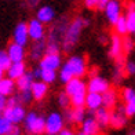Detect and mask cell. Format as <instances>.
<instances>
[{"label": "cell", "instance_id": "obj_1", "mask_svg": "<svg viewBox=\"0 0 135 135\" xmlns=\"http://www.w3.org/2000/svg\"><path fill=\"white\" fill-rule=\"evenodd\" d=\"M88 72V64L84 55H70L65 59V62H62V66L59 68L58 79L61 83L66 84L68 81H70L72 79H83Z\"/></svg>", "mask_w": 135, "mask_h": 135}, {"label": "cell", "instance_id": "obj_2", "mask_svg": "<svg viewBox=\"0 0 135 135\" xmlns=\"http://www.w3.org/2000/svg\"><path fill=\"white\" fill-rule=\"evenodd\" d=\"M88 25H90V20L83 15H77L72 21H69V25H68L62 41H61V50L65 52H70L77 46L83 30Z\"/></svg>", "mask_w": 135, "mask_h": 135}, {"label": "cell", "instance_id": "obj_3", "mask_svg": "<svg viewBox=\"0 0 135 135\" xmlns=\"http://www.w3.org/2000/svg\"><path fill=\"white\" fill-rule=\"evenodd\" d=\"M65 93L70 98V108H84L87 84L83 79H72L65 84Z\"/></svg>", "mask_w": 135, "mask_h": 135}, {"label": "cell", "instance_id": "obj_4", "mask_svg": "<svg viewBox=\"0 0 135 135\" xmlns=\"http://www.w3.org/2000/svg\"><path fill=\"white\" fill-rule=\"evenodd\" d=\"M23 128L28 135H44V128H46V119L36 110L26 112L25 120H23Z\"/></svg>", "mask_w": 135, "mask_h": 135}, {"label": "cell", "instance_id": "obj_5", "mask_svg": "<svg viewBox=\"0 0 135 135\" xmlns=\"http://www.w3.org/2000/svg\"><path fill=\"white\" fill-rule=\"evenodd\" d=\"M44 119H46V128H44L46 135H58L66 127L65 126L66 121L61 112H50Z\"/></svg>", "mask_w": 135, "mask_h": 135}, {"label": "cell", "instance_id": "obj_6", "mask_svg": "<svg viewBox=\"0 0 135 135\" xmlns=\"http://www.w3.org/2000/svg\"><path fill=\"white\" fill-rule=\"evenodd\" d=\"M26 28H28V36L29 40L35 41H40V40H46V33L47 29L41 22H39L36 18H30L26 22Z\"/></svg>", "mask_w": 135, "mask_h": 135}, {"label": "cell", "instance_id": "obj_7", "mask_svg": "<svg viewBox=\"0 0 135 135\" xmlns=\"http://www.w3.org/2000/svg\"><path fill=\"white\" fill-rule=\"evenodd\" d=\"M128 121V117L126 114V110L123 105H117L114 109L110 110L109 116V127H112L113 130H121L124 128Z\"/></svg>", "mask_w": 135, "mask_h": 135}, {"label": "cell", "instance_id": "obj_8", "mask_svg": "<svg viewBox=\"0 0 135 135\" xmlns=\"http://www.w3.org/2000/svg\"><path fill=\"white\" fill-rule=\"evenodd\" d=\"M2 114H3V117L7 119L13 126H20L23 123V120H25L26 109L22 105H17V106H13V108H6L2 112Z\"/></svg>", "mask_w": 135, "mask_h": 135}, {"label": "cell", "instance_id": "obj_9", "mask_svg": "<svg viewBox=\"0 0 135 135\" xmlns=\"http://www.w3.org/2000/svg\"><path fill=\"white\" fill-rule=\"evenodd\" d=\"M85 84H87V93H94L99 95L106 93L110 88V81L101 75H95L93 77H90V80Z\"/></svg>", "mask_w": 135, "mask_h": 135}, {"label": "cell", "instance_id": "obj_10", "mask_svg": "<svg viewBox=\"0 0 135 135\" xmlns=\"http://www.w3.org/2000/svg\"><path fill=\"white\" fill-rule=\"evenodd\" d=\"M41 70H52L57 72L62 66V55L61 54H44L37 65Z\"/></svg>", "mask_w": 135, "mask_h": 135}, {"label": "cell", "instance_id": "obj_11", "mask_svg": "<svg viewBox=\"0 0 135 135\" xmlns=\"http://www.w3.org/2000/svg\"><path fill=\"white\" fill-rule=\"evenodd\" d=\"M35 18L46 26V25L52 23L57 20V11H55V8L50 4H43L36 10V17Z\"/></svg>", "mask_w": 135, "mask_h": 135}, {"label": "cell", "instance_id": "obj_12", "mask_svg": "<svg viewBox=\"0 0 135 135\" xmlns=\"http://www.w3.org/2000/svg\"><path fill=\"white\" fill-rule=\"evenodd\" d=\"M103 13H105L108 22L114 25L116 21L123 15V6L119 0H108V4L103 10Z\"/></svg>", "mask_w": 135, "mask_h": 135}, {"label": "cell", "instance_id": "obj_13", "mask_svg": "<svg viewBox=\"0 0 135 135\" xmlns=\"http://www.w3.org/2000/svg\"><path fill=\"white\" fill-rule=\"evenodd\" d=\"M6 52H7L8 58L11 61V64H15V62H25V58L28 57V51L25 47L22 46H18L15 43H8L7 48H6Z\"/></svg>", "mask_w": 135, "mask_h": 135}, {"label": "cell", "instance_id": "obj_14", "mask_svg": "<svg viewBox=\"0 0 135 135\" xmlns=\"http://www.w3.org/2000/svg\"><path fill=\"white\" fill-rule=\"evenodd\" d=\"M62 116L65 121H69L70 124H81L87 117V110L85 108H69L64 110Z\"/></svg>", "mask_w": 135, "mask_h": 135}, {"label": "cell", "instance_id": "obj_15", "mask_svg": "<svg viewBox=\"0 0 135 135\" xmlns=\"http://www.w3.org/2000/svg\"><path fill=\"white\" fill-rule=\"evenodd\" d=\"M13 43L26 48L28 43H29V36H28V28H26V22L25 21L18 22L17 25L14 26V30H13Z\"/></svg>", "mask_w": 135, "mask_h": 135}, {"label": "cell", "instance_id": "obj_16", "mask_svg": "<svg viewBox=\"0 0 135 135\" xmlns=\"http://www.w3.org/2000/svg\"><path fill=\"white\" fill-rule=\"evenodd\" d=\"M119 99H120L119 91L116 88L110 87L106 93L102 94V108H105L108 110H112L119 105Z\"/></svg>", "mask_w": 135, "mask_h": 135}, {"label": "cell", "instance_id": "obj_17", "mask_svg": "<svg viewBox=\"0 0 135 135\" xmlns=\"http://www.w3.org/2000/svg\"><path fill=\"white\" fill-rule=\"evenodd\" d=\"M101 127L98 126V123L93 116L85 117L84 121L80 124V132L84 135H101Z\"/></svg>", "mask_w": 135, "mask_h": 135}, {"label": "cell", "instance_id": "obj_18", "mask_svg": "<svg viewBox=\"0 0 135 135\" xmlns=\"http://www.w3.org/2000/svg\"><path fill=\"white\" fill-rule=\"evenodd\" d=\"M44 54H46V40H40V41L32 43V46H30L29 51H28V57L33 62H36V61L39 62L44 57Z\"/></svg>", "mask_w": 135, "mask_h": 135}, {"label": "cell", "instance_id": "obj_19", "mask_svg": "<svg viewBox=\"0 0 135 135\" xmlns=\"http://www.w3.org/2000/svg\"><path fill=\"white\" fill-rule=\"evenodd\" d=\"M109 58H112L116 61L117 58L123 57V47H121V37L117 35H112L110 36V44H109V51H108Z\"/></svg>", "mask_w": 135, "mask_h": 135}, {"label": "cell", "instance_id": "obj_20", "mask_svg": "<svg viewBox=\"0 0 135 135\" xmlns=\"http://www.w3.org/2000/svg\"><path fill=\"white\" fill-rule=\"evenodd\" d=\"M26 72H28L26 62H15V64L10 65V68L7 69V72H6V77H8V79L15 81L20 77H22Z\"/></svg>", "mask_w": 135, "mask_h": 135}, {"label": "cell", "instance_id": "obj_21", "mask_svg": "<svg viewBox=\"0 0 135 135\" xmlns=\"http://www.w3.org/2000/svg\"><path fill=\"white\" fill-rule=\"evenodd\" d=\"M30 94H32L33 101L40 102V101L44 99L48 94V85L44 84L43 81H40V80H35L32 87H30Z\"/></svg>", "mask_w": 135, "mask_h": 135}, {"label": "cell", "instance_id": "obj_22", "mask_svg": "<svg viewBox=\"0 0 135 135\" xmlns=\"http://www.w3.org/2000/svg\"><path fill=\"white\" fill-rule=\"evenodd\" d=\"M84 108H85V110L88 109L90 112H95L99 108H102V95L94 94V93H87L85 101H84Z\"/></svg>", "mask_w": 135, "mask_h": 135}, {"label": "cell", "instance_id": "obj_23", "mask_svg": "<svg viewBox=\"0 0 135 135\" xmlns=\"http://www.w3.org/2000/svg\"><path fill=\"white\" fill-rule=\"evenodd\" d=\"M124 65H126L124 57L117 58V59L114 61V68H113V73H112V79H113V83L114 84H120L123 81V79L126 77Z\"/></svg>", "mask_w": 135, "mask_h": 135}, {"label": "cell", "instance_id": "obj_24", "mask_svg": "<svg viewBox=\"0 0 135 135\" xmlns=\"http://www.w3.org/2000/svg\"><path fill=\"white\" fill-rule=\"evenodd\" d=\"M33 81H35V79L32 76V73H30V70H28L22 77H20L18 80H15V88H17L18 93L29 91L30 87H32V84H33Z\"/></svg>", "mask_w": 135, "mask_h": 135}, {"label": "cell", "instance_id": "obj_25", "mask_svg": "<svg viewBox=\"0 0 135 135\" xmlns=\"http://www.w3.org/2000/svg\"><path fill=\"white\" fill-rule=\"evenodd\" d=\"M109 116H110V110H108L105 108H99L94 112L93 117L98 123V126L101 127V130H105L106 127H109Z\"/></svg>", "mask_w": 135, "mask_h": 135}, {"label": "cell", "instance_id": "obj_26", "mask_svg": "<svg viewBox=\"0 0 135 135\" xmlns=\"http://www.w3.org/2000/svg\"><path fill=\"white\" fill-rule=\"evenodd\" d=\"M15 81L11 80L8 77H4L2 81H0V95H3L6 98H8L11 95L15 94Z\"/></svg>", "mask_w": 135, "mask_h": 135}, {"label": "cell", "instance_id": "obj_27", "mask_svg": "<svg viewBox=\"0 0 135 135\" xmlns=\"http://www.w3.org/2000/svg\"><path fill=\"white\" fill-rule=\"evenodd\" d=\"M114 28V35L120 36V37H124L128 35V29H127V22H126V15H121L116 23L113 25Z\"/></svg>", "mask_w": 135, "mask_h": 135}, {"label": "cell", "instance_id": "obj_28", "mask_svg": "<svg viewBox=\"0 0 135 135\" xmlns=\"http://www.w3.org/2000/svg\"><path fill=\"white\" fill-rule=\"evenodd\" d=\"M57 72H52V70H41L40 72V79L39 80L43 81L44 84L50 85L52 83H55V80H57Z\"/></svg>", "mask_w": 135, "mask_h": 135}, {"label": "cell", "instance_id": "obj_29", "mask_svg": "<svg viewBox=\"0 0 135 135\" xmlns=\"http://www.w3.org/2000/svg\"><path fill=\"white\" fill-rule=\"evenodd\" d=\"M121 47H123V54H130L135 48V40L127 35L124 37H121Z\"/></svg>", "mask_w": 135, "mask_h": 135}, {"label": "cell", "instance_id": "obj_30", "mask_svg": "<svg viewBox=\"0 0 135 135\" xmlns=\"http://www.w3.org/2000/svg\"><path fill=\"white\" fill-rule=\"evenodd\" d=\"M57 103L61 109H69L70 108V98L68 97V94L65 91H61V93L57 95Z\"/></svg>", "mask_w": 135, "mask_h": 135}, {"label": "cell", "instance_id": "obj_31", "mask_svg": "<svg viewBox=\"0 0 135 135\" xmlns=\"http://www.w3.org/2000/svg\"><path fill=\"white\" fill-rule=\"evenodd\" d=\"M119 97L124 101V103H127L128 101H131L132 98H135V88H132V87H123L121 91L119 93Z\"/></svg>", "mask_w": 135, "mask_h": 135}, {"label": "cell", "instance_id": "obj_32", "mask_svg": "<svg viewBox=\"0 0 135 135\" xmlns=\"http://www.w3.org/2000/svg\"><path fill=\"white\" fill-rule=\"evenodd\" d=\"M17 97H18V101H20V103L22 106L29 105V103L33 101L32 94H30V90L29 91H22V93H17Z\"/></svg>", "mask_w": 135, "mask_h": 135}, {"label": "cell", "instance_id": "obj_33", "mask_svg": "<svg viewBox=\"0 0 135 135\" xmlns=\"http://www.w3.org/2000/svg\"><path fill=\"white\" fill-rule=\"evenodd\" d=\"M10 65H11V61L8 58L7 52H6V50H0V69L3 72H7Z\"/></svg>", "mask_w": 135, "mask_h": 135}, {"label": "cell", "instance_id": "obj_34", "mask_svg": "<svg viewBox=\"0 0 135 135\" xmlns=\"http://www.w3.org/2000/svg\"><path fill=\"white\" fill-rule=\"evenodd\" d=\"M123 106H124L127 117H134L135 116V98H132V99L128 101L127 103H123Z\"/></svg>", "mask_w": 135, "mask_h": 135}, {"label": "cell", "instance_id": "obj_35", "mask_svg": "<svg viewBox=\"0 0 135 135\" xmlns=\"http://www.w3.org/2000/svg\"><path fill=\"white\" fill-rule=\"evenodd\" d=\"M11 123L7 120V119H4L2 117V120H0V135H7V132L10 131V128H11Z\"/></svg>", "mask_w": 135, "mask_h": 135}, {"label": "cell", "instance_id": "obj_36", "mask_svg": "<svg viewBox=\"0 0 135 135\" xmlns=\"http://www.w3.org/2000/svg\"><path fill=\"white\" fill-rule=\"evenodd\" d=\"M124 72H126V76H134L135 75V61H126V65H124Z\"/></svg>", "mask_w": 135, "mask_h": 135}, {"label": "cell", "instance_id": "obj_37", "mask_svg": "<svg viewBox=\"0 0 135 135\" xmlns=\"http://www.w3.org/2000/svg\"><path fill=\"white\" fill-rule=\"evenodd\" d=\"M17 105H21L20 101H18V97L17 94L11 95L7 98V103H6V108H13V106H17Z\"/></svg>", "mask_w": 135, "mask_h": 135}, {"label": "cell", "instance_id": "obj_38", "mask_svg": "<svg viewBox=\"0 0 135 135\" xmlns=\"http://www.w3.org/2000/svg\"><path fill=\"white\" fill-rule=\"evenodd\" d=\"M22 127L21 126H11L10 131L7 132V135H22Z\"/></svg>", "mask_w": 135, "mask_h": 135}, {"label": "cell", "instance_id": "obj_39", "mask_svg": "<svg viewBox=\"0 0 135 135\" xmlns=\"http://www.w3.org/2000/svg\"><path fill=\"white\" fill-rule=\"evenodd\" d=\"M97 3H98V0H85L84 7L88 8V10H95L97 8Z\"/></svg>", "mask_w": 135, "mask_h": 135}, {"label": "cell", "instance_id": "obj_40", "mask_svg": "<svg viewBox=\"0 0 135 135\" xmlns=\"http://www.w3.org/2000/svg\"><path fill=\"white\" fill-rule=\"evenodd\" d=\"M40 72H41V69L39 66H36V68H33V69L30 70V73H32V76H33L35 80H39V79H40Z\"/></svg>", "mask_w": 135, "mask_h": 135}, {"label": "cell", "instance_id": "obj_41", "mask_svg": "<svg viewBox=\"0 0 135 135\" xmlns=\"http://www.w3.org/2000/svg\"><path fill=\"white\" fill-rule=\"evenodd\" d=\"M58 135H76V132H75V130H73V128H70V127H65Z\"/></svg>", "mask_w": 135, "mask_h": 135}, {"label": "cell", "instance_id": "obj_42", "mask_svg": "<svg viewBox=\"0 0 135 135\" xmlns=\"http://www.w3.org/2000/svg\"><path fill=\"white\" fill-rule=\"evenodd\" d=\"M106 4H108V0H98V3H97V8L98 11H103L106 7Z\"/></svg>", "mask_w": 135, "mask_h": 135}, {"label": "cell", "instance_id": "obj_43", "mask_svg": "<svg viewBox=\"0 0 135 135\" xmlns=\"http://www.w3.org/2000/svg\"><path fill=\"white\" fill-rule=\"evenodd\" d=\"M6 103H7V98L0 95V112H3V110L6 109Z\"/></svg>", "mask_w": 135, "mask_h": 135}, {"label": "cell", "instance_id": "obj_44", "mask_svg": "<svg viewBox=\"0 0 135 135\" xmlns=\"http://www.w3.org/2000/svg\"><path fill=\"white\" fill-rule=\"evenodd\" d=\"M131 11H135V3L134 2L128 3L127 7H126V13H131Z\"/></svg>", "mask_w": 135, "mask_h": 135}, {"label": "cell", "instance_id": "obj_45", "mask_svg": "<svg viewBox=\"0 0 135 135\" xmlns=\"http://www.w3.org/2000/svg\"><path fill=\"white\" fill-rule=\"evenodd\" d=\"M4 77H6V72H3L2 69H0V81H2Z\"/></svg>", "mask_w": 135, "mask_h": 135}, {"label": "cell", "instance_id": "obj_46", "mask_svg": "<svg viewBox=\"0 0 135 135\" xmlns=\"http://www.w3.org/2000/svg\"><path fill=\"white\" fill-rule=\"evenodd\" d=\"M99 41H101V43H106V39H105V36H101V37H99Z\"/></svg>", "mask_w": 135, "mask_h": 135}, {"label": "cell", "instance_id": "obj_47", "mask_svg": "<svg viewBox=\"0 0 135 135\" xmlns=\"http://www.w3.org/2000/svg\"><path fill=\"white\" fill-rule=\"evenodd\" d=\"M128 135H135V130H132V131H130V134Z\"/></svg>", "mask_w": 135, "mask_h": 135}, {"label": "cell", "instance_id": "obj_48", "mask_svg": "<svg viewBox=\"0 0 135 135\" xmlns=\"http://www.w3.org/2000/svg\"><path fill=\"white\" fill-rule=\"evenodd\" d=\"M76 135H84V134H81L80 131H79V132H76Z\"/></svg>", "mask_w": 135, "mask_h": 135}, {"label": "cell", "instance_id": "obj_49", "mask_svg": "<svg viewBox=\"0 0 135 135\" xmlns=\"http://www.w3.org/2000/svg\"><path fill=\"white\" fill-rule=\"evenodd\" d=\"M2 117H3V114H2V112H0V120H2Z\"/></svg>", "mask_w": 135, "mask_h": 135}, {"label": "cell", "instance_id": "obj_50", "mask_svg": "<svg viewBox=\"0 0 135 135\" xmlns=\"http://www.w3.org/2000/svg\"><path fill=\"white\" fill-rule=\"evenodd\" d=\"M132 35H135V28H134V32H132Z\"/></svg>", "mask_w": 135, "mask_h": 135}]
</instances>
